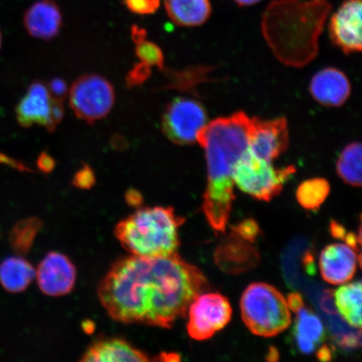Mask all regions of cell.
Instances as JSON below:
<instances>
[{
    "label": "cell",
    "instance_id": "cell-39",
    "mask_svg": "<svg viewBox=\"0 0 362 362\" xmlns=\"http://www.w3.org/2000/svg\"><path fill=\"white\" fill-rule=\"evenodd\" d=\"M1 44H2V35H1V31H0V48H1Z\"/></svg>",
    "mask_w": 362,
    "mask_h": 362
},
{
    "label": "cell",
    "instance_id": "cell-36",
    "mask_svg": "<svg viewBox=\"0 0 362 362\" xmlns=\"http://www.w3.org/2000/svg\"><path fill=\"white\" fill-rule=\"evenodd\" d=\"M147 31L146 29L141 28L138 25H134L131 29V36H132L134 44L144 42L147 40Z\"/></svg>",
    "mask_w": 362,
    "mask_h": 362
},
{
    "label": "cell",
    "instance_id": "cell-38",
    "mask_svg": "<svg viewBox=\"0 0 362 362\" xmlns=\"http://www.w3.org/2000/svg\"><path fill=\"white\" fill-rule=\"evenodd\" d=\"M234 1L240 6H248L259 2L260 0H234Z\"/></svg>",
    "mask_w": 362,
    "mask_h": 362
},
{
    "label": "cell",
    "instance_id": "cell-20",
    "mask_svg": "<svg viewBox=\"0 0 362 362\" xmlns=\"http://www.w3.org/2000/svg\"><path fill=\"white\" fill-rule=\"evenodd\" d=\"M35 277L33 265L22 257H8L0 264V284L8 292L24 291Z\"/></svg>",
    "mask_w": 362,
    "mask_h": 362
},
{
    "label": "cell",
    "instance_id": "cell-24",
    "mask_svg": "<svg viewBox=\"0 0 362 362\" xmlns=\"http://www.w3.org/2000/svg\"><path fill=\"white\" fill-rule=\"evenodd\" d=\"M165 71L168 84L165 86L167 89L179 90L180 92L189 93L197 96V88L199 84L207 81V75L209 74V68L192 67L184 71H174L171 69H163Z\"/></svg>",
    "mask_w": 362,
    "mask_h": 362
},
{
    "label": "cell",
    "instance_id": "cell-13",
    "mask_svg": "<svg viewBox=\"0 0 362 362\" xmlns=\"http://www.w3.org/2000/svg\"><path fill=\"white\" fill-rule=\"evenodd\" d=\"M35 276L40 291L49 296H61L70 293L76 282V268L62 253H48L40 262Z\"/></svg>",
    "mask_w": 362,
    "mask_h": 362
},
{
    "label": "cell",
    "instance_id": "cell-15",
    "mask_svg": "<svg viewBox=\"0 0 362 362\" xmlns=\"http://www.w3.org/2000/svg\"><path fill=\"white\" fill-rule=\"evenodd\" d=\"M310 93L321 105L341 107L351 96V81L344 72L337 68H325L312 78Z\"/></svg>",
    "mask_w": 362,
    "mask_h": 362
},
{
    "label": "cell",
    "instance_id": "cell-7",
    "mask_svg": "<svg viewBox=\"0 0 362 362\" xmlns=\"http://www.w3.org/2000/svg\"><path fill=\"white\" fill-rule=\"evenodd\" d=\"M115 92L110 81L98 74H85L76 79L69 90V103L78 119L93 124L112 110Z\"/></svg>",
    "mask_w": 362,
    "mask_h": 362
},
{
    "label": "cell",
    "instance_id": "cell-17",
    "mask_svg": "<svg viewBox=\"0 0 362 362\" xmlns=\"http://www.w3.org/2000/svg\"><path fill=\"white\" fill-rule=\"evenodd\" d=\"M62 15L54 0H40L26 11L24 25L27 33L35 38L49 40L60 33Z\"/></svg>",
    "mask_w": 362,
    "mask_h": 362
},
{
    "label": "cell",
    "instance_id": "cell-35",
    "mask_svg": "<svg viewBox=\"0 0 362 362\" xmlns=\"http://www.w3.org/2000/svg\"><path fill=\"white\" fill-rule=\"evenodd\" d=\"M110 144L113 149L119 151H124L129 147L128 140L121 134L112 135L110 139Z\"/></svg>",
    "mask_w": 362,
    "mask_h": 362
},
{
    "label": "cell",
    "instance_id": "cell-1",
    "mask_svg": "<svg viewBox=\"0 0 362 362\" xmlns=\"http://www.w3.org/2000/svg\"><path fill=\"white\" fill-rule=\"evenodd\" d=\"M207 289L202 272L176 252L116 262L99 284L98 296L112 320L169 329Z\"/></svg>",
    "mask_w": 362,
    "mask_h": 362
},
{
    "label": "cell",
    "instance_id": "cell-26",
    "mask_svg": "<svg viewBox=\"0 0 362 362\" xmlns=\"http://www.w3.org/2000/svg\"><path fill=\"white\" fill-rule=\"evenodd\" d=\"M136 56L140 62L146 63L148 66H156L160 71L165 68V57L158 45L146 40L135 44Z\"/></svg>",
    "mask_w": 362,
    "mask_h": 362
},
{
    "label": "cell",
    "instance_id": "cell-6",
    "mask_svg": "<svg viewBox=\"0 0 362 362\" xmlns=\"http://www.w3.org/2000/svg\"><path fill=\"white\" fill-rule=\"evenodd\" d=\"M296 173V167L276 168L273 163L245 153L235 167L234 184L240 191L262 202H270L282 192L285 183Z\"/></svg>",
    "mask_w": 362,
    "mask_h": 362
},
{
    "label": "cell",
    "instance_id": "cell-12",
    "mask_svg": "<svg viewBox=\"0 0 362 362\" xmlns=\"http://www.w3.org/2000/svg\"><path fill=\"white\" fill-rule=\"evenodd\" d=\"M287 302L289 309L296 314L293 329L296 346L303 354L310 355L327 338L322 320L306 306L300 293L289 294Z\"/></svg>",
    "mask_w": 362,
    "mask_h": 362
},
{
    "label": "cell",
    "instance_id": "cell-14",
    "mask_svg": "<svg viewBox=\"0 0 362 362\" xmlns=\"http://www.w3.org/2000/svg\"><path fill=\"white\" fill-rule=\"evenodd\" d=\"M361 266V253L347 244L333 243L320 253L319 266L323 279L338 285L351 281Z\"/></svg>",
    "mask_w": 362,
    "mask_h": 362
},
{
    "label": "cell",
    "instance_id": "cell-16",
    "mask_svg": "<svg viewBox=\"0 0 362 362\" xmlns=\"http://www.w3.org/2000/svg\"><path fill=\"white\" fill-rule=\"evenodd\" d=\"M52 97L47 86L42 81H33L16 108L18 123L29 129L35 124L47 129L51 112Z\"/></svg>",
    "mask_w": 362,
    "mask_h": 362
},
{
    "label": "cell",
    "instance_id": "cell-9",
    "mask_svg": "<svg viewBox=\"0 0 362 362\" xmlns=\"http://www.w3.org/2000/svg\"><path fill=\"white\" fill-rule=\"evenodd\" d=\"M232 314L228 298L223 294L202 293L189 308V336L197 341L210 339L230 322Z\"/></svg>",
    "mask_w": 362,
    "mask_h": 362
},
{
    "label": "cell",
    "instance_id": "cell-25",
    "mask_svg": "<svg viewBox=\"0 0 362 362\" xmlns=\"http://www.w3.org/2000/svg\"><path fill=\"white\" fill-rule=\"evenodd\" d=\"M39 228V221L35 218L21 221L13 226L10 235V243L13 252L18 255L28 252Z\"/></svg>",
    "mask_w": 362,
    "mask_h": 362
},
{
    "label": "cell",
    "instance_id": "cell-8",
    "mask_svg": "<svg viewBox=\"0 0 362 362\" xmlns=\"http://www.w3.org/2000/svg\"><path fill=\"white\" fill-rule=\"evenodd\" d=\"M208 123L206 107L194 98L177 97L167 104L161 117L163 134L177 146L197 143V136Z\"/></svg>",
    "mask_w": 362,
    "mask_h": 362
},
{
    "label": "cell",
    "instance_id": "cell-23",
    "mask_svg": "<svg viewBox=\"0 0 362 362\" xmlns=\"http://www.w3.org/2000/svg\"><path fill=\"white\" fill-rule=\"evenodd\" d=\"M330 192V185L324 178L305 180L297 189L296 198L298 204L307 211L319 210L327 200Z\"/></svg>",
    "mask_w": 362,
    "mask_h": 362
},
{
    "label": "cell",
    "instance_id": "cell-34",
    "mask_svg": "<svg viewBox=\"0 0 362 362\" xmlns=\"http://www.w3.org/2000/svg\"><path fill=\"white\" fill-rule=\"evenodd\" d=\"M0 165H6L21 171H30L28 167L22 164L21 162L16 160L15 158L8 156L6 153L1 152H0Z\"/></svg>",
    "mask_w": 362,
    "mask_h": 362
},
{
    "label": "cell",
    "instance_id": "cell-22",
    "mask_svg": "<svg viewBox=\"0 0 362 362\" xmlns=\"http://www.w3.org/2000/svg\"><path fill=\"white\" fill-rule=\"evenodd\" d=\"M361 144L352 142L344 148L337 162V172L344 182L361 187Z\"/></svg>",
    "mask_w": 362,
    "mask_h": 362
},
{
    "label": "cell",
    "instance_id": "cell-11",
    "mask_svg": "<svg viewBox=\"0 0 362 362\" xmlns=\"http://www.w3.org/2000/svg\"><path fill=\"white\" fill-rule=\"evenodd\" d=\"M361 0H346L330 18L329 38L346 55L361 52Z\"/></svg>",
    "mask_w": 362,
    "mask_h": 362
},
{
    "label": "cell",
    "instance_id": "cell-2",
    "mask_svg": "<svg viewBox=\"0 0 362 362\" xmlns=\"http://www.w3.org/2000/svg\"><path fill=\"white\" fill-rule=\"evenodd\" d=\"M251 124V117L239 111L208 122L197 136L207 165L202 210L216 232L225 233L228 225L235 201V167L247 151Z\"/></svg>",
    "mask_w": 362,
    "mask_h": 362
},
{
    "label": "cell",
    "instance_id": "cell-4",
    "mask_svg": "<svg viewBox=\"0 0 362 362\" xmlns=\"http://www.w3.org/2000/svg\"><path fill=\"white\" fill-rule=\"evenodd\" d=\"M185 221L173 207H144L121 221L115 233L131 255L166 257L177 252L178 230Z\"/></svg>",
    "mask_w": 362,
    "mask_h": 362
},
{
    "label": "cell",
    "instance_id": "cell-5",
    "mask_svg": "<svg viewBox=\"0 0 362 362\" xmlns=\"http://www.w3.org/2000/svg\"><path fill=\"white\" fill-rule=\"evenodd\" d=\"M244 324L256 336L273 337L292 322L291 309L283 294L265 283L249 285L240 302Z\"/></svg>",
    "mask_w": 362,
    "mask_h": 362
},
{
    "label": "cell",
    "instance_id": "cell-37",
    "mask_svg": "<svg viewBox=\"0 0 362 362\" xmlns=\"http://www.w3.org/2000/svg\"><path fill=\"white\" fill-rule=\"evenodd\" d=\"M126 198L129 203H132L134 206L141 202L142 200L141 194L134 189H131L127 192Z\"/></svg>",
    "mask_w": 362,
    "mask_h": 362
},
{
    "label": "cell",
    "instance_id": "cell-19",
    "mask_svg": "<svg viewBox=\"0 0 362 362\" xmlns=\"http://www.w3.org/2000/svg\"><path fill=\"white\" fill-rule=\"evenodd\" d=\"M165 8L172 22L181 27L202 25L211 15L210 0H165Z\"/></svg>",
    "mask_w": 362,
    "mask_h": 362
},
{
    "label": "cell",
    "instance_id": "cell-21",
    "mask_svg": "<svg viewBox=\"0 0 362 362\" xmlns=\"http://www.w3.org/2000/svg\"><path fill=\"white\" fill-rule=\"evenodd\" d=\"M361 282L343 285L334 293L339 313L353 328L361 327Z\"/></svg>",
    "mask_w": 362,
    "mask_h": 362
},
{
    "label": "cell",
    "instance_id": "cell-18",
    "mask_svg": "<svg viewBox=\"0 0 362 362\" xmlns=\"http://www.w3.org/2000/svg\"><path fill=\"white\" fill-rule=\"evenodd\" d=\"M146 353L120 338L98 339L85 352L81 361H148Z\"/></svg>",
    "mask_w": 362,
    "mask_h": 362
},
{
    "label": "cell",
    "instance_id": "cell-32",
    "mask_svg": "<svg viewBox=\"0 0 362 362\" xmlns=\"http://www.w3.org/2000/svg\"><path fill=\"white\" fill-rule=\"evenodd\" d=\"M47 89L52 98L65 101L68 95V86L64 79L60 78L52 79L49 81Z\"/></svg>",
    "mask_w": 362,
    "mask_h": 362
},
{
    "label": "cell",
    "instance_id": "cell-28",
    "mask_svg": "<svg viewBox=\"0 0 362 362\" xmlns=\"http://www.w3.org/2000/svg\"><path fill=\"white\" fill-rule=\"evenodd\" d=\"M128 10L136 15H151L160 6V0H124Z\"/></svg>",
    "mask_w": 362,
    "mask_h": 362
},
{
    "label": "cell",
    "instance_id": "cell-10",
    "mask_svg": "<svg viewBox=\"0 0 362 362\" xmlns=\"http://www.w3.org/2000/svg\"><path fill=\"white\" fill-rule=\"evenodd\" d=\"M289 146L288 122L285 117L262 120L252 117L248 151L260 160L273 163Z\"/></svg>",
    "mask_w": 362,
    "mask_h": 362
},
{
    "label": "cell",
    "instance_id": "cell-29",
    "mask_svg": "<svg viewBox=\"0 0 362 362\" xmlns=\"http://www.w3.org/2000/svg\"><path fill=\"white\" fill-rule=\"evenodd\" d=\"M72 184L80 189L92 188L95 184L93 169L88 164H83V166L75 174Z\"/></svg>",
    "mask_w": 362,
    "mask_h": 362
},
{
    "label": "cell",
    "instance_id": "cell-33",
    "mask_svg": "<svg viewBox=\"0 0 362 362\" xmlns=\"http://www.w3.org/2000/svg\"><path fill=\"white\" fill-rule=\"evenodd\" d=\"M36 164L44 173H51L55 169L56 160L47 151H43L40 153Z\"/></svg>",
    "mask_w": 362,
    "mask_h": 362
},
{
    "label": "cell",
    "instance_id": "cell-31",
    "mask_svg": "<svg viewBox=\"0 0 362 362\" xmlns=\"http://www.w3.org/2000/svg\"><path fill=\"white\" fill-rule=\"evenodd\" d=\"M233 230L239 234L240 236L251 243L255 242L257 234L259 233V226L252 220L243 221V223L234 226Z\"/></svg>",
    "mask_w": 362,
    "mask_h": 362
},
{
    "label": "cell",
    "instance_id": "cell-27",
    "mask_svg": "<svg viewBox=\"0 0 362 362\" xmlns=\"http://www.w3.org/2000/svg\"><path fill=\"white\" fill-rule=\"evenodd\" d=\"M152 74L151 66L146 63H136L125 78L126 87L129 88L139 87L144 84Z\"/></svg>",
    "mask_w": 362,
    "mask_h": 362
},
{
    "label": "cell",
    "instance_id": "cell-30",
    "mask_svg": "<svg viewBox=\"0 0 362 362\" xmlns=\"http://www.w3.org/2000/svg\"><path fill=\"white\" fill-rule=\"evenodd\" d=\"M65 115V108L63 101L52 98L51 112L47 130L49 133L55 132L57 127L63 119Z\"/></svg>",
    "mask_w": 362,
    "mask_h": 362
},
{
    "label": "cell",
    "instance_id": "cell-3",
    "mask_svg": "<svg viewBox=\"0 0 362 362\" xmlns=\"http://www.w3.org/2000/svg\"><path fill=\"white\" fill-rule=\"evenodd\" d=\"M332 10L327 0H274L262 15V35L279 62L304 67L318 55L320 36Z\"/></svg>",
    "mask_w": 362,
    "mask_h": 362
}]
</instances>
